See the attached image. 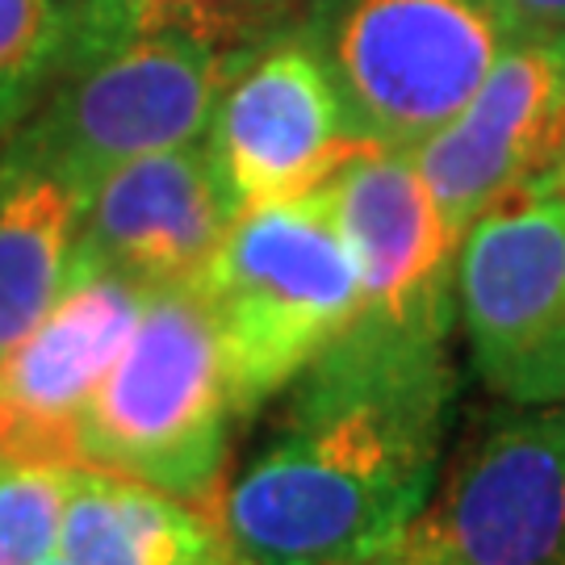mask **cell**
I'll use <instances>...</instances> for the list:
<instances>
[{
    "label": "cell",
    "instance_id": "13",
    "mask_svg": "<svg viewBox=\"0 0 565 565\" xmlns=\"http://www.w3.org/2000/svg\"><path fill=\"white\" fill-rule=\"evenodd\" d=\"M60 553L67 565H226L218 515L109 469L76 465L63 507Z\"/></svg>",
    "mask_w": 565,
    "mask_h": 565
},
{
    "label": "cell",
    "instance_id": "20",
    "mask_svg": "<svg viewBox=\"0 0 565 565\" xmlns=\"http://www.w3.org/2000/svg\"><path fill=\"white\" fill-rule=\"evenodd\" d=\"M331 565H411V562H406L403 545L390 541L382 548H369V553H356V557H343V562H331Z\"/></svg>",
    "mask_w": 565,
    "mask_h": 565
},
{
    "label": "cell",
    "instance_id": "18",
    "mask_svg": "<svg viewBox=\"0 0 565 565\" xmlns=\"http://www.w3.org/2000/svg\"><path fill=\"white\" fill-rule=\"evenodd\" d=\"M503 4L511 9V18L524 34L565 30V0H503Z\"/></svg>",
    "mask_w": 565,
    "mask_h": 565
},
{
    "label": "cell",
    "instance_id": "2",
    "mask_svg": "<svg viewBox=\"0 0 565 565\" xmlns=\"http://www.w3.org/2000/svg\"><path fill=\"white\" fill-rule=\"evenodd\" d=\"M243 51L72 0L55 76L0 147L88 193L121 163L205 139Z\"/></svg>",
    "mask_w": 565,
    "mask_h": 565
},
{
    "label": "cell",
    "instance_id": "4",
    "mask_svg": "<svg viewBox=\"0 0 565 565\" xmlns=\"http://www.w3.org/2000/svg\"><path fill=\"white\" fill-rule=\"evenodd\" d=\"M235 415H256L361 315V285L323 189L235 214L198 277Z\"/></svg>",
    "mask_w": 565,
    "mask_h": 565
},
{
    "label": "cell",
    "instance_id": "16",
    "mask_svg": "<svg viewBox=\"0 0 565 565\" xmlns=\"http://www.w3.org/2000/svg\"><path fill=\"white\" fill-rule=\"evenodd\" d=\"M76 461L9 457L0 465V565H39L60 548Z\"/></svg>",
    "mask_w": 565,
    "mask_h": 565
},
{
    "label": "cell",
    "instance_id": "3",
    "mask_svg": "<svg viewBox=\"0 0 565 565\" xmlns=\"http://www.w3.org/2000/svg\"><path fill=\"white\" fill-rule=\"evenodd\" d=\"M231 382L198 285L147 294L139 323L67 427V457L214 511L231 440Z\"/></svg>",
    "mask_w": 565,
    "mask_h": 565
},
{
    "label": "cell",
    "instance_id": "19",
    "mask_svg": "<svg viewBox=\"0 0 565 565\" xmlns=\"http://www.w3.org/2000/svg\"><path fill=\"white\" fill-rule=\"evenodd\" d=\"M536 184H545L548 193H557V198H565V130H562V142H557V151H553V160L532 177Z\"/></svg>",
    "mask_w": 565,
    "mask_h": 565
},
{
    "label": "cell",
    "instance_id": "15",
    "mask_svg": "<svg viewBox=\"0 0 565 565\" xmlns=\"http://www.w3.org/2000/svg\"><path fill=\"white\" fill-rule=\"evenodd\" d=\"M72 0H0V142L55 76Z\"/></svg>",
    "mask_w": 565,
    "mask_h": 565
},
{
    "label": "cell",
    "instance_id": "11",
    "mask_svg": "<svg viewBox=\"0 0 565 565\" xmlns=\"http://www.w3.org/2000/svg\"><path fill=\"white\" fill-rule=\"evenodd\" d=\"M147 289L72 256L60 298L0 356V448L9 457H67V427L118 361Z\"/></svg>",
    "mask_w": 565,
    "mask_h": 565
},
{
    "label": "cell",
    "instance_id": "5",
    "mask_svg": "<svg viewBox=\"0 0 565 565\" xmlns=\"http://www.w3.org/2000/svg\"><path fill=\"white\" fill-rule=\"evenodd\" d=\"M294 30L377 151L431 139L524 34L503 0H302Z\"/></svg>",
    "mask_w": 565,
    "mask_h": 565
},
{
    "label": "cell",
    "instance_id": "7",
    "mask_svg": "<svg viewBox=\"0 0 565 565\" xmlns=\"http://www.w3.org/2000/svg\"><path fill=\"white\" fill-rule=\"evenodd\" d=\"M398 545L411 565H565V398L507 403Z\"/></svg>",
    "mask_w": 565,
    "mask_h": 565
},
{
    "label": "cell",
    "instance_id": "1",
    "mask_svg": "<svg viewBox=\"0 0 565 565\" xmlns=\"http://www.w3.org/2000/svg\"><path fill=\"white\" fill-rule=\"evenodd\" d=\"M289 390L214 507L235 565H331L398 541L440 469L457 394L445 335L356 319Z\"/></svg>",
    "mask_w": 565,
    "mask_h": 565
},
{
    "label": "cell",
    "instance_id": "23",
    "mask_svg": "<svg viewBox=\"0 0 565 565\" xmlns=\"http://www.w3.org/2000/svg\"><path fill=\"white\" fill-rule=\"evenodd\" d=\"M226 565H235V557H231V562H226Z\"/></svg>",
    "mask_w": 565,
    "mask_h": 565
},
{
    "label": "cell",
    "instance_id": "14",
    "mask_svg": "<svg viewBox=\"0 0 565 565\" xmlns=\"http://www.w3.org/2000/svg\"><path fill=\"white\" fill-rule=\"evenodd\" d=\"M81 210L76 184L0 147V356L60 298Z\"/></svg>",
    "mask_w": 565,
    "mask_h": 565
},
{
    "label": "cell",
    "instance_id": "21",
    "mask_svg": "<svg viewBox=\"0 0 565 565\" xmlns=\"http://www.w3.org/2000/svg\"><path fill=\"white\" fill-rule=\"evenodd\" d=\"M39 565H67V562H63L60 553H51V557H46V562H39Z\"/></svg>",
    "mask_w": 565,
    "mask_h": 565
},
{
    "label": "cell",
    "instance_id": "9",
    "mask_svg": "<svg viewBox=\"0 0 565 565\" xmlns=\"http://www.w3.org/2000/svg\"><path fill=\"white\" fill-rule=\"evenodd\" d=\"M361 285V315L406 335H448L457 302L452 231L411 151H364L323 184Z\"/></svg>",
    "mask_w": 565,
    "mask_h": 565
},
{
    "label": "cell",
    "instance_id": "6",
    "mask_svg": "<svg viewBox=\"0 0 565 565\" xmlns=\"http://www.w3.org/2000/svg\"><path fill=\"white\" fill-rule=\"evenodd\" d=\"M457 310L503 403L565 398V198L527 181L465 226Z\"/></svg>",
    "mask_w": 565,
    "mask_h": 565
},
{
    "label": "cell",
    "instance_id": "24",
    "mask_svg": "<svg viewBox=\"0 0 565 565\" xmlns=\"http://www.w3.org/2000/svg\"><path fill=\"white\" fill-rule=\"evenodd\" d=\"M406 562H411V557H406Z\"/></svg>",
    "mask_w": 565,
    "mask_h": 565
},
{
    "label": "cell",
    "instance_id": "22",
    "mask_svg": "<svg viewBox=\"0 0 565 565\" xmlns=\"http://www.w3.org/2000/svg\"><path fill=\"white\" fill-rule=\"evenodd\" d=\"M4 461H9V452H4V448H0V465H4Z\"/></svg>",
    "mask_w": 565,
    "mask_h": 565
},
{
    "label": "cell",
    "instance_id": "10",
    "mask_svg": "<svg viewBox=\"0 0 565 565\" xmlns=\"http://www.w3.org/2000/svg\"><path fill=\"white\" fill-rule=\"evenodd\" d=\"M565 130V30L520 34L461 114L411 147V160L452 231L527 184Z\"/></svg>",
    "mask_w": 565,
    "mask_h": 565
},
{
    "label": "cell",
    "instance_id": "12",
    "mask_svg": "<svg viewBox=\"0 0 565 565\" xmlns=\"http://www.w3.org/2000/svg\"><path fill=\"white\" fill-rule=\"evenodd\" d=\"M231 223L235 210L198 139L105 172L84 193L76 256L147 294L198 285Z\"/></svg>",
    "mask_w": 565,
    "mask_h": 565
},
{
    "label": "cell",
    "instance_id": "17",
    "mask_svg": "<svg viewBox=\"0 0 565 565\" xmlns=\"http://www.w3.org/2000/svg\"><path fill=\"white\" fill-rule=\"evenodd\" d=\"M139 25L189 30L223 46H256L298 21L302 0H105Z\"/></svg>",
    "mask_w": 565,
    "mask_h": 565
},
{
    "label": "cell",
    "instance_id": "8",
    "mask_svg": "<svg viewBox=\"0 0 565 565\" xmlns=\"http://www.w3.org/2000/svg\"><path fill=\"white\" fill-rule=\"evenodd\" d=\"M205 156L235 214L323 189L364 151L302 34L247 46L205 126Z\"/></svg>",
    "mask_w": 565,
    "mask_h": 565
}]
</instances>
